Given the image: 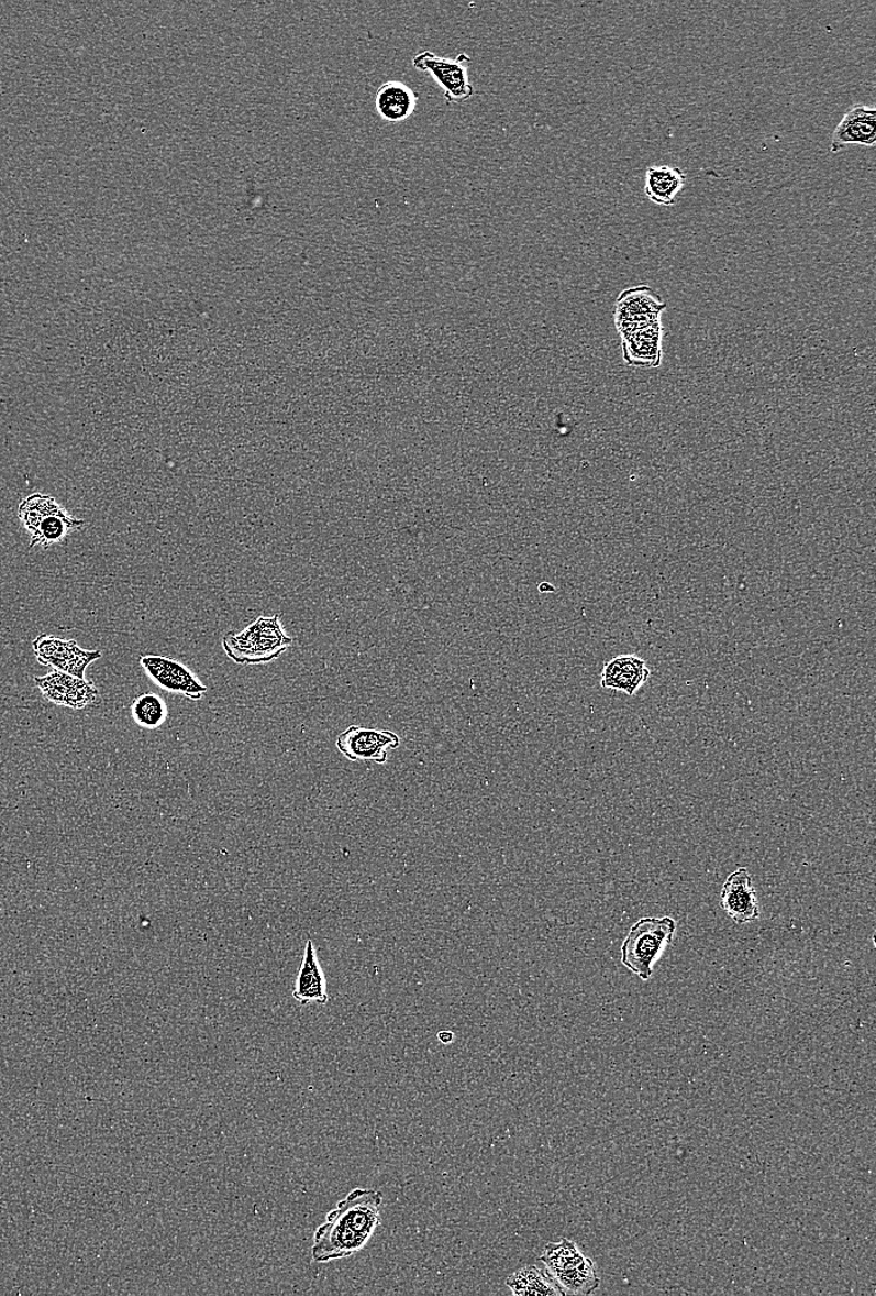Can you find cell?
Listing matches in <instances>:
<instances>
[{"label":"cell","instance_id":"1","mask_svg":"<svg viewBox=\"0 0 876 1296\" xmlns=\"http://www.w3.org/2000/svg\"><path fill=\"white\" fill-rule=\"evenodd\" d=\"M382 1201L380 1190L355 1188L348 1193L317 1229L313 1261L326 1264L362 1252L381 1226Z\"/></svg>","mask_w":876,"mask_h":1296},{"label":"cell","instance_id":"2","mask_svg":"<svg viewBox=\"0 0 876 1296\" xmlns=\"http://www.w3.org/2000/svg\"><path fill=\"white\" fill-rule=\"evenodd\" d=\"M293 645V638L281 627L279 616H260L240 634L222 638V647L239 665H260L279 659Z\"/></svg>","mask_w":876,"mask_h":1296},{"label":"cell","instance_id":"3","mask_svg":"<svg viewBox=\"0 0 876 1296\" xmlns=\"http://www.w3.org/2000/svg\"><path fill=\"white\" fill-rule=\"evenodd\" d=\"M675 930L676 923L670 916L640 919L621 946V963L640 979L648 980L654 963L673 943Z\"/></svg>","mask_w":876,"mask_h":1296},{"label":"cell","instance_id":"4","mask_svg":"<svg viewBox=\"0 0 876 1296\" xmlns=\"http://www.w3.org/2000/svg\"><path fill=\"white\" fill-rule=\"evenodd\" d=\"M19 519L31 534V548L49 549L82 528L84 521L65 513L54 497L43 494L27 496L19 505Z\"/></svg>","mask_w":876,"mask_h":1296},{"label":"cell","instance_id":"5","mask_svg":"<svg viewBox=\"0 0 876 1296\" xmlns=\"http://www.w3.org/2000/svg\"><path fill=\"white\" fill-rule=\"evenodd\" d=\"M414 69L429 73L445 92L447 105H459L475 96V88L469 81L468 69L473 58L467 54H459L455 59L442 58L435 53L423 51L413 56Z\"/></svg>","mask_w":876,"mask_h":1296},{"label":"cell","instance_id":"6","mask_svg":"<svg viewBox=\"0 0 876 1296\" xmlns=\"http://www.w3.org/2000/svg\"><path fill=\"white\" fill-rule=\"evenodd\" d=\"M667 304L653 287L639 285L623 290L617 299L616 327L620 337L662 322Z\"/></svg>","mask_w":876,"mask_h":1296},{"label":"cell","instance_id":"7","mask_svg":"<svg viewBox=\"0 0 876 1296\" xmlns=\"http://www.w3.org/2000/svg\"><path fill=\"white\" fill-rule=\"evenodd\" d=\"M401 738L390 729L364 726L347 727L337 736L336 748L353 762H388L390 750L399 748Z\"/></svg>","mask_w":876,"mask_h":1296},{"label":"cell","instance_id":"8","mask_svg":"<svg viewBox=\"0 0 876 1296\" xmlns=\"http://www.w3.org/2000/svg\"><path fill=\"white\" fill-rule=\"evenodd\" d=\"M32 647L37 662L78 679H85L88 667L102 657L99 650H85L75 640L53 635L37 636Z\"/></svg>","mask_w":876,"mask_h":1296},{"label":"cell","instance_id":"9","mask_svg":"<svg viewBox=\"0 0 876 1296\" xmlns=\"http://www.w3.org/2000/svg\"><path fill=\"white\" fill-rule=\"evenodd\" d=\"M140 665L148 678L167 692L182 694L191 701H200L209 691L187 666L169 657L144 655L140 657Z\"/></svg>","mask_w":876,"mask_h":1296},{"label":"cell","instance_id":"10","mask_svg":"<svg viewBox=\"0 0 876 1296\" xmlns=\"http://www.w3.org/2000/svg\"><path fill=\"white\" fill-rule=\"evenodd\" d=\"M34 681L43 696L59 707L78 711L88 709L100 700V692L93 682L68 673L53 670L42 678H35Z\"/></svg>","mask_w":876,"mask_h":1296},{"label":"cell","instance_id":"11","mask_svg":"<svg viewBox=\"0 0 876 1296\" xmlns=\"http://www.w3.org/2000/svg\"><path fill=\"white\" fill-rule=\"evenodd\" d=\"M721 907L734 923L755 922L761 915L758 899L752 877L746 868H740L724 881L721 891Z\"/></svg>","mask_w":876,"mask_h":1296},{"label":"cell","instance_id":"12","mask_svg":"<svg viewBox=\"0 0 876 1296\" xmlns=\"http://www.w3.org/2000/svg\"><path fill=\"white\" fill-rule=\"evenodd\" d=\"M664 327L656 322L621 337L623 359L630 367L656 370L664 356Z\"/></svg>","mask_w":876,"mask_h":1296},{"label":"cell","instance_id":"13","mask_svg":"<svg viewBox=\"0 0 876 1296\" xmlns=\"http://www.w3.org/2000/svg\"><path fill=\"white\" fill-rule=\"evenodd\" d=\"M876 144V109L854 106L847 109L841 123L834 129L831 152L841 153L850 145L873 147Z\"/></svg>","mask_w":876,"mask_h":1296},{"label":"cell","instance_id":"14","mask_svg":"<svg viewBox=\"0 0 876 1296\" xmlns=\"http://www.w3.org/2000/svg\"><path fill=\"white\" fill-rule=\"evenodd\" d=\"M650 678L646 661L636 655H620L606 663L601 672L602 689L624 692L628 696L643 688Z\"/></svg>","mask_w":876,"mask_h":1296},{"label":"cell","instance_id":"15","mask_svg":"<svg viewBox=\"0 0 876 1296\" xmlns=\"http://www.w3.org/2000/svg\"><path fill=\"white\" fill-rule=\"evenodd\" d=\"M293 998L301 1004L317 1002L325 1004L329 1000L328 984L312 938H308L303 962H301Z\"/></svg>","mask_w":876,"mask_h":1296},{"label":"cell","instance_id":"16","mask_svg":"<svg viewBox=\"0 0 876 1296\" xmlns=\"http://www.w3.org/2000/svg\"><path fill=\"white\" fill-rule=\"evenodd\" d=\"M420 94L399 80L382 84L375 97V108L389 123H402L417 110Z\"/></svg>","mask_w":876,"mask_h":1296},{"label":"cell","instance_id":"17","mask_svg":"<svg viewBox=\"0 0 876 1296\" xmlns=\"http://www.w3.org/2000/svg\"><path fill=\"white\" fill-rule=\"evenodd\" d=\"M686 174L675 166H648L645 173L644 194L648 201L672 208L677 195L684 190Z\"/></svg>","mask_w":876,"mask_h":1296},{"label":"cell","instance_id":"18","mask_svg":"<svg viewBox=\"0 0 876 1296\" xmlns=\"http://www.w3.org/2000/svg\"><path fill=\"white\" fill-rule=\"evenodd\" d=\"M507 1288L517 1296L554 1295L563 1296L558 1285L554 1283L544 1270L535 1265H525L506 1281Z\"/></svg>","mask_w":876,"mask_h":1296},{"label":"cell","instance_id":"19","mask_svg":"<svg viewBox=\"0 0 876 1296\" xmlns=\"http://www.w3.org/2000/svg\"><path fill=\"white\" fill-rule=\"evenodd\" d=\"M550 1276L558 1285L563 1295H590L595 1294L600 1286L597 1266L590 1257L574 1270L554 1273Z\"/></svg>","mask_w":876,"mask_h":1296},{"label":"cell","instance_id":"20","mask_svg":"<svg viewBox=\"0 0 876 1296\" xmlns=\"http://www.w3.org/2000/svg\"><path fill=\"white\" fill-rule=\"evenodd\" d=\"M588 1260L576 1242L563 1238L558 1243H548L540 1257L546 1274L570 1271Z\"/></svg>","mask_w":876,"mask_h":1296},{"label":"cell","instance_id":"21","mask_svg":"<svg viewBox=\"0 0 876 1296\" xmlns=\"http://www.w3.org/2000/svg\"><path fill=\"white\" fill-rule=\"evenodd\" d=\"M130 709L131 716H133L137 725L146 729L162 727L168 717V709L165 700L154 692L140 694L131 703Z\"/></svg>","mask_w":876,"mask_h":1296},{"label":"cell","instance_id":"22","mask_svg":"<svg viewBox=\"0 0 876 1296\" xmlns=\"http://www.w3.org/2000/svg\"><path fill=\"white\" fill-rule=\"evenodd\" d=\"M437 1039L441 1042V1044L450 1045V1044H452V1042L455 1041V1034H454V1032H452L450 1030L440 1031Z\"/></svg>","mask_w":876,"mask_h":1296}]
</instances>
